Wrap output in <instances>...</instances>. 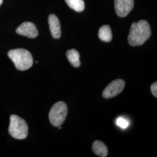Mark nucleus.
<instances>
[{
    "label": "nucleus",
    "instance_id": "obj_1",
    "mask_svg": "<svg viewBox=\"0 0 157 157\" xmlns=\"http://www.w3.org/2000/svg\"><path fill=\"white\" fill-rule=\"evenodd\" d=\"M151 34L150 26L147 21L141 20L138 22H134L131 26L128 36L129 44L132 46L142 45Z\"/></svg>",
    "mask_w": 157,
    "mask_h": 157
},
{
    "label": "nucleus",
    "instance_id": "obj_6",
    "mask_svg": "<svg viewBox=\"0 0 157 157\" xmlns=\"http://www.w3.org/2000/svg\"><path fill=\"white\" fill-rule=\"evenodd\" d=\"M115 9L119 17H126L134 6V0H115Z\"/></svg>",
    "mask_w": 157,
    "mask_h": 157
},
{
    "label": "nucleus",
    "instance_id": "obj_12",
    "mask_svg": "<svg viewBox=\"0 0 157 157\" xmlns=\"http://www.w3.org/2000/svg\"><path fill=\"white\" fill-rule=\"evenodd\" d=\"M67 6L76 12H82L84 10L85 4L83 0H65Z\"/></svg>",
    "mask_w": 157,
    "mask_h": 157
},
{
    "label": "nucleus",
    "instance_id": "obj_13",
    "mask_svg": "<svg viewBox=\"0 0 157 157\" xmlns=\"http://www.w3.org/2000/svg\"><path fill=\"white\" fill-rule=\"evenodd\" d=\"M116 122H117V124L118 125V126L122 129H126L129 126V122L126 119L122 118V117L118 118L117 119Z\"/></svg>",
    "mask_w": 157,
    "mask_h": 157
},
{
    "label": "nucleus",
    "instance_id": "obj_8",
    "mask_svg": "<svg viewBox=\"0 0 157 157\" xmlns=\"http://www.w3.org/2000/svg\"><path fill=\"white\" fill-rule=\"evenodd\" d=\"M48 24L52 37L56 39H59L61 36V29L58 17L54 14H51L48 17Z\"/></svg>",
    "mask_w": 157,
    "mask_h": 157
},
{
    "label": "nucleus",
    "instance_id": "obj_7",
    "mask_svg": "<svg viewBox=\"0 0 157 157\" xmlns=\"http://www.w3.org/2000/svg\"><path fill=\"white\" fill-rule=\"evenodd\" d=\"M17 33L28 38H36L38 34V30L35 25L32 22H26L22 23L16 30Z\"/></svg>",
    "mask_w": 157,
    "mask_h": 157
},
{
    "label": "nucleus",
    "instance_id": "obj_2",
    "mask_svg": "<svg viewBox=\"0 0 157 157\" xmlns=\"http://www.w3.org/2000/svg\"><path fill=\"white\" fill-rule=\"evenodd\" d=\"M8 56L15 64L17 69L26 71L32 67L33 59L31 53L25 49L17 48L10 50Z\"/></svg>",
    "mask_w": 157,
    "mask_h": 157
},
{
    "label": "nucleus",
    "instance_id": "obj_15",
    "mask_svg": "<svg viewBox=\"0 0 157 157\" xmlns=\"http://www.w3.org/2000/svg\"><path fill=\"white\" fill-rule=\"evenodd\" d=\"M2 1H3V0H0V6L2 4Z\"/></svg>",
    "mask_w": 157,
    "mask_h": 157
},
{
    "label": "nucleus",
    "instance_id": "obj_3",
    "mask_svg": "<svg viewBox=\"0 0 157 157\" xmlns=\"http://www.w3.org/2000/svg\"><path fill=\"white\" fill-rule=\"evenodd\" d=\"M9 133L14 139H25L28 135V126L22 118L16 115H12L10 117Z\"/></svg>",
    "mask_w": 157,
    "mask_h": 157
},
{
    "label": "nucleus",
    "instance_id": "obj_11",
    "mask_svg": "<svg viewBox=\"0 0 157 157\" xmlns=\"http://www.w3.org/2000/svg\"><path fill=\"white\" fill-rule=\"evenodd\" d=\"M98 37L104 42H109L112 39V33L109 26L104 25L100 28L98 32Z\"/></svg>",
    "mask_w": 157,
    "mask_h": 157
},
{
    "label": "nucleus",
    "instance_id": "obj_9",
    "mask_svg": "<svg viewBox=\"0 0 157 157\" xmlns=\"http://www.w3.org/2000/svg\"><path fill=\"white\" fill-rule=\"evenodd\" d=\"M93 151L99 157H105L108 155V148L104 143L100 141H95L93 144Z\"/></svg>",
    "mask_w": 157,
    "mask_h": 157
},
{
    "label": "nucleus",
    "instance_id": "obj_10",
    "mask_svg": "<svg viewBox=\"0 0 157 157\" xmlns=\"http://www.w3.org/2000/svg\"><path fill=\"white\" fill-rule=\"evenodd\" d=\"M66 56L71 65L75 67H78L80 65V55L78 51L75 49L67 51Z\"/></svg>",
    "mask_w": 157,
    "mask_h": 157
},
{
    "label": "nucleus",
    "instance_id": "obj_5",
    "mask_svg": "<svg viewBox=\"0 0 157 157\" xmlns=\"http://www.w3.org/2000/svg\"><path fill=\"white\" fill-rule=\"evenodd\" d=\"M125 83L122 79L113 80L107 86L102 92V96L105 98H111L121 93L124 87Z\"/></svg>",
    "mask_w": 157,
    "mask_h": 157
},
{
    "label": "nucleus",
    "instance_id": "obj_4",
    "mask_svg": "<svg viewBox=\"0 0 157 157\" xmlns=\"http://www.w3.org/2000/svg\"><path fill=\"white\" fill-rule=\"evenodd\" d=\"M67 104L63 101L56 102L51 108L49 113L51 124L55 127L61 126L67 118Z\"/></svg>",
    "mask_w": 157,
    "mask_h": 157
},
{
    "label": "nucleus",
    "instance_id": "obj_14",
    "mask_svg": "<svg viewBox=\"0 0 157 157\" xmlns=\"http://www.w3.org/2000/svg\"><path fill=\"white\" fill-rule=\"evenodd\" d=\"M151 90L152 93L155 96V97H157V83L155 82L151 86Z\"/></svg>",
    "mask_w": 157,
    "mask_h": 157
}]
</instances>
